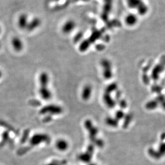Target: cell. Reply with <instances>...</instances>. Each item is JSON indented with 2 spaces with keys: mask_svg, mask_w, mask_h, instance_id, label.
Segmentation results:
<instances>
[{
  "mask_svg": "<svg viewBox=\"0 0 165 165\" xmlns=\"http://www.w3.org/2000/svg\"><path fill=\"white\" fill-rule=\"evenodd\" d=\"M0 47H1V43H0Z\"/></svg>",
  "mask_w": 165,
  "mask_h": 165,
  "instance_id": "obj_17",
  "label": "cell"
},
{
  "mask_svg": "<svg viewBox=\"0 0 165 165\" xmlns=\"http://www.w3.org/2000/svg\"><path fill=\"white\" fill-rule=\"evenodd\" d=\"M56 147L60 151H64L67 149V143L64 140H59L56 143Z\"/></svg>",
  "mask_w": 165,
  "mask_h": 165,
  "instance_id": "obj_12",
  "label": "cell"
},
{
  "mask_svg": "<svg viewBox=\"0 0 165 165\" xmlns=\"http://www.w3.org/2000/svg\"><path fill=\"white\" fill-rule=\"evenodd\" d=\"M76 27V23L74 20H66L62 26V31L64 34H69L73 31Z\"/></svg>",
  "mask_w": 165,
  "mask_h": 165,
  "instance_id": "obj_1",
  "label": "cell"
},
{
  "mask_svg": "<svg viewBox=\"0 0 165 165\" xmlns=\"http://www.w3.org/2000/svg\"><path fill=\"white\" fill-rule=\"evenodd\" d=\"M28 16L25 14H22L19 16L18 19V25L20 29H26L29 24Z\"/></svg>",
  "mask_w": 165,
  "mask_h": 165,
  "instance_id": "obj_4",
  "label": "cell"
},
{
  "mask_svg": "<svg viewBox=\"0 0 165 165\" xmlns=\"http://www.w3.org/2000/svg\"><path fill=\"white\" fill-rule=\"evenodd\" d=\"M41 24V20L39 18H34L33 20L31 21L29 23V24L27 25L26 29L28 31H33L34 29H35L37 27H39Z\"/></svg>",
  "mask_w": 165,
  "mask_h": 165,
  "instance_id": "obj_8",
  "label": "cell"
},
{
  "mask_svg": "<svg viewBox=\"0 0 165 165\" xmlns=\"http://www.w3.org/2000/svg\"><path fill=\"white\" fill-rule=\"evenodd\" d=\"M48 165H58V164H57L56 163H49Z\"/></svg>",
  "mask_w": 165,
  "mask_h": 165,
  "instance_id": "obj_13",
  "label": "cell"
},
{
  "mask_svg": "<svg viewBox=\"0 0 165 165\" xmlns=\"http://www.w3.org/2000/svg\"><path fill=\"white\" fill-rule=\"evenodd\" d=\"M95 165V164H92V165Z\"/></svg>",
  "mask_w": 165,
  "mask_h": 165,
  "instance_id": "obj_16",
  "label": "cell"
},
{
  "mask_svg": "<svg viewBox=\"0 0 165 165\" xmlns=\"http://www.w3.org/2000/svg\"><path fill=\"white\" fill-rule=\"evenodd\" d=\"M136 11L140 16H144L149 12V7L144 2H143L141 5L136 9Z\"/></svg>",
  "mask_w": 165,
  "mask_h": 165,
  "instance_id": "obj_11",
  "label": "cell"
},
{
  "mask_svg": "<svg viewBox=\"0 0 165 165\" xmlns=\"http://www.w3.org/2000/svg\"><path fill=\"white\" fill-rule=\"evenodd\" d=\"M1 32H2V29H1V27L0 26V34L1 33Z\"/></svg>",
  "mask_w": 165,
  "mask_h": 165,
  "instance_id": "obj_14",
  "label": "cell"
},
{
  "mask_svg": "<svg viewBox=\"0 0 165 165\" xmlns=\"http://www.w3.org/2000/svg\"><path fill=\"white\" fill-rule=\"evenodd\" d=\"M1 76H2V73H1V71H0V77H1Z\"/></svg>",
  "mask_w": 165,
  "mask_h": 165,
  "instance_id": "obj_15",
  "label": "cell"
},
{
  "mask_svg": "<svg viewBox=\"0 0 165 165\" xmlns=\"http://www.w3.org/2000/svg\"><path fill=\"white\" fill-rule=\"evenodd\" d=\"M40 83V88H48V84L49 83V77L47 73H42L41 74L39 78Z\"/></svg>",
  "mask_w": 165,
  "mask_h": 165,
  "instance_id": "obj_9",
  "label": "cell"
},
{
  "mask_svg": "<svg viewBox=\"0 0 165 165\" xmlns=\"http://www.w3.org/2000/svg\"><path fill=\"white\" fill-rule=\"evenodd\" d=\"M138 17L136 14L133 13L127 14L124 19L125 24L130 27H133L136 25L138 22Z\"/></svg>",
  "mask_w": 165,
  "mask_h": 165,
  "instance_id": "obj_2",
  "label": "cell"
},
{
  "mask_svg": "<svg viewBox=\"0 0 165 165\" xmlns=\"http://www.w3.org/2000/svg\"><path fill=\"white\" fill-rule=\"evenodd\" d=\"M143 2V0H126L128 7L132 9H137Z\"/></svg>",
  "mask_w": 165,
  "mask_h": 165,
  "instance_id": "obj_7",
  "label": "cell"
},
{
  "mask_svg": "<svg viewBox=\"0 0 165 165\" xmlns=\"http://www.w3.org/2000/svg\"><path fill=\"white\" fill-rule=\"evenodd\" d=\"M11 44L12 47L17 52H20L23 49L24 44L21 39L19 37H14L11 40Z\"/></svg>",
  "mask_w": 165,
  "mask_h": 165,
  "instance_id": "obj_5",
  "label": "cell"
},
{
  "mask_svg": "<svg viewBox=\"0 0 165 165\" xmlns=\"http://www.w3.org/2000/svg\"><path fill=\"white\" fill-rule=\"evenodd\" d=\"M39 92L40 94L41 97L43 99L49 100L52 98V93L48 88H40Z\"/></svg>",
  "mask_w": 165,
  "mask_h": 165,
  "instance_id": "obj_10",
  "label": "cell"
},
{
  "mask_svg": "<svg viewBox=\"0 0 165 165\" xmlns=\"http://www.w3.org/2000/svg\"><path fill=\"white\" fill-rule=\"evenodd\" d=\"M48 139V136L45 135L38 134L32 137L31 139V144L32 145H36L40 144L41 142L47 141Z\"/></svg>",
  "mask_w": 165,
  "mask_h": 165,
  "instance_id": "obj_6",
  "label": "cell"
},
{
  "mask_svg": "<svg viewBox=\"0 0 165 165\" xmlns=\"http://www.w3.org/2000/svg\"><path fill=\"white\" fill-rule=\"evenodd\" d=\"M61 111V108L55 105H50L45 106L40 111L41 114H46L50 113L52 114H58Z\"/></svg>",
  "mask_w": 165,
  "mask_h": 165,
  "instance_id": "obj_3",
  "label": "cell"
}]
</instances>
